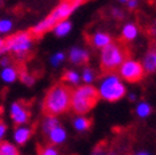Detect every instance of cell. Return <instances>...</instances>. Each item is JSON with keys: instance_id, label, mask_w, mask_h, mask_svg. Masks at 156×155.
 Returning a JSON list of instances; mask_svg holds the SVG:
<instances>
[{"instance_id": "cell-36", "label": "cell", "mask_w": 156, "mask_h": 155, "mask_svg": "<svg viewBox=\"0 0 156 155\" xmlns=\"http://www.w3.org/2000/svg\"><path fill=\"white\" fill-rule=\"evenodd\" d=\"M4 45H5V42L2 40V38H0V49H3V47H4Z\"/></svg>"}, {"instance_id": "cell-9", "label": "cell", "mask_w": 156, "mask_h": 155, "mask_svg": "<svg viewBox=\"0 0 156 155\" xmlns=\"http://www.w3.org/2000/svg\"><path fill=\"white\" fill-rule=\"evenodd\" d=\"M46 137L48 138L51 145L53 146H60L62 144H65L67 142V138H68V134H67V130L60 124L57 125L56 128H53Z\"/></svg>"}, {"instance_id": "cell-21", "label": "cell", "mask_w": 156, "mask_h": 155, "mask_svg": "<svg viewBox=\"0 0 156 155\" xmlns=\"http://www.w3.org/2000/svg\"><path fill=\"white\" fill-rule=\"evenodd\" d=\"M63 80H65V82H67L69 85H78V82L81 81V76L76 71H68L65 73Z\"/></svg>"}, {"instance_id": "cell-6", "label": "cell", "mask_w": 156, "mask_h": 155, "mask_svg": "<svg viewBox=\"0 0 156 155\" xmlns=\"http://www.w3.org/2000/svg\"><path fill=\"white\" fill-rule=\"evenodd\" d=\"M144 67L140 62L135 60H125L119 67V74L123 80L128 82H138L144 76Z\"/></svg>"}, {"instance_id": "cell-10", "label": "cell", "mask_w": 156, "mask_h": 155, "mask_svg": "<svg viewBox=\"0 0 156 155\" xmlns=\"http://www.w3.org/2000/svg\"><path fill=\"white\" fill-rule=\"evenodd\" d=\"M56 24H58L57 20H56V19L50 14V15L45 19V20H42V21L38 23L37 25H35V26L32 27V31H31V32H32L34 35H41V34L46 32L47 30L53 29Z\"/></svg>"}, {"instance_id": "cell-22", "label": "cell", "mask_w": 156, "mask_h": 155, "mask_svg": "<svg viewBox=\"0 0 156 155\" xmlns=\"http://www.w3.org/2000/svg\"><path fill=\"white\" fill-rule=\"evenodd\" d=\"M19 78H20L21 82H23L25 86H27V87H31V86H34V83H35V77L31 76L30 73H27L26 71H21L20 73H19Z\"/></svg>"}, {"instance_id": "cell-23", "label": "cell", "mask_w": 156, "mask_h": 155, "mask_svg": "<svg viewBox=\"0 0 156 155\" xmlns=\"http://www.w3.org/2000/svg\"><path fill=\"white\" fill-rule=\"evenodd\" d=\"M12 21L10 19H2L0 20V34H8L12 30Z\"/></svg>"}, {"instance_id": "cell-25", "label": "cell", "mask_w": 156, "mask_h": 155, "mask_svg": "<svg viewBox=\"0 0 156 155\" xmlns=\"http://www.w3.org/2000/svg\"><path fill=\"white\" fill-rule=\"evenodd\" d=\"M63 61H65V53H63V52H57V53H55V55L51 57V60H50V62H51V65H52L53 67L60 66Z\"/></svg>"}, {"instance_id": "cell-34", "label": "cell", "mask_w": 156, "mask_h": 155, "mask_svg": "<svg viewBox=\"0 0 156 155\" xmlns=\"http://www.w3.org/2000/svg\"><path fill=\"white\" fill-rule=\"evenodd\" d=\"M107 155H119V153L118 151H116V150H108V154Z\"/></svg>"}, {"instance_id": "cell-19", "label": "cell", "mask_w": 156, "mask_h": 155, "mask_svg": "<svg viewBox=\"0 0 156 155\" xmlns=\"http://www.w3.org/2000/svg\"><path fill=\"white\" fill-rule=\"evenodd\" d=\"M143 67H144V71L146 72H154L156 70V52L150 51L145 56Z\"/></svg>"}, {"instance_id": "cell-5", "label": "cell", "mask_w": 156, "mask_h": 155, "mask_svg": "<svg viewBox=\"0 0 156 155\" xmlns=\"http://www.w3.org/2000/svg\"><path fill=\"white\" fill-rule=\"evenodd\" d=\"M32 46V37L30 32H19L5 42V49L16 53L19 57H24Z\"/></svg>"}, {"instance_id": "cell-2", "label": "cell", "mask_w": 156, "mask_h": 155, "mask_svg": "<svg viewBox=\"0 0 156 155\" xmlns=\"http://www.w3.org/2000/svg\"><path fill=\"white\" fill-rule=\"evenodd\" d=\"M98 98L99 96L97 88L90 85L81 86L72 92L71 108L77 115H86L97 104Z\"/></svg>"}, {"instance_id": "cell-17", "label": "cell", "mask_w": 156, "mask_h": 155, "mask_svg": "<svg viewBox=\"0 0 156 155\" xmlns=\"http://www.w3.org/2000/svg\"><path fill=\"white\" fill-rule=\"evenodd\" d=\"M139 34V30H138V26L129 23V24H125L123 26V30H122V35H123V38L124 40H128V41H131L134 38L138 36Z\"/></svg>"}, {"instance_id": "cell-32", "label": "cell", "mask_w": 156, "mask_h": 155, "mask_svg": "<svg viewBox=\"0 0 156 155\" xmlns=\"http://www.w3.org/2000/svg\"><path fill=\"white\" fill-rule=\"evenodd\" d=\"M136 6H138V0H130V2H128L129 9H135Z\"/></svg>"}, {"instance_id": "cell-1", "label": "cell", "mask_w": 156, "mask_h": 155, "mask_svg": "<svg viewBox=\"0 0 156 155\" xmlns=\"http://www.w3.org/2000/svg\"><path fill=\"white\" fill-rule=\"evenodd\" d=\"M72 101V92L65 85H56L53 86L45 97L44 109L47 115L57 117L60 114L66 113L71 108Z\"/></svg>"}, {"instance_id": "cell-31", "label": "cell", "mask_w": 156, "mask_h": 155, "mask_svg": "<svg viewBox=\"0 0 156 155\" xmlns=\"http://www.w3.org/2000/svg\"><path fill=\"white\" fill-rule=\"evenodd\" d=\"M113 15L115 17H118V19H123L124 17V14L119 10V9H113Z\"/></svg>"}, {"instance_id": "cell-24", "label": "cell", "mask_w": 156, "mask_h": 155, "mask_svg": "<svg viewBox=\"0 0 156 155\" xmlns=\"http://www.w3.org/2000/svg\"><path fill=\"white\" fill-rule=\"evenodd\" d=\"M38 155H60V151H58L57 146H53L50 144L41 148L40 151H38Z\"/></svg>"}, {"instance_id": "cell-12", "label": "cell", "mask_w": 156, "mask_h": 155, "mask_svg": "<svg viewBox=\"0 0 156 155\" xmlns=\"http://www.w3.org/2000/svg\"><path fill=\"white\" fill-rule=\"evenodd\" d=\"M88 52L83 49H80V47H73L71 51H69V60L71 62L73 63H83V62H87L88 61Z\"/></svg>"}, {"instance_id": "cell-33", "label": "cell", "mask_w": 156, "mask_h": 155, "mask_svg": "<svg viewBox=\"0 0 156 155\" xmlns=\"http://www.w3.org/2000/svg\"><path fill=\"white\" fill-rule=\"evenodd\" d=\"M128 98H129V101H135L136 99V94L135 93H129L128 94Z\"/></svg>"}, {"instance_id": "cell-27", "label": "cell", "mask_w": 156, "mask_h": 155, "mask_svg": "<svg viewBox=\"0 0 156 155\" xmlns=\"http://www.w3.org/2000/svg\"><path fill=\"white\" fill-rule=\"evenodd\" d=\"M108 154V149L104 144H99V145H97L94 146V149L90 151L89 155H107Z\"/></svg>"}, {"instance_id": "cell-8", "label": "cell", "mask_w": 156, "mask_h": 155, "mask_svg": "<svg viewBox=\"0 0 156 155\" xmlns=\"http://www.w3.org/2000/svg\"><path fill=\"white\" fill-rule=\"evenodd\" d=\"M32 135V128L30 125H19L12 133V140L15 145H25Z\"/></svg>"}, {"instance_id": "cell-30", "label": "cell", "mask_w": 156, "mask_h": 155, "mask_svg": "<svg viewBox=\"0 0 156 155\" xmlns=\"http://www.w3.org/2000/svg\"><path fill=\"white\" fill-rule=\"evenodd\" d=\"M0 66H2L3 68L10 66V61H9V59H6V57H3V59L0 60Z\"/></svg>"}, {"instance_id": "cell-28", "label": "cell", "mask_w": 156, "mask_h": 155, "mask_svg": "<svg viewBox=\"0 0 156 155\" xmlns=\"http://www.w3.org/2000/svg\"><path fill=\"white\" fill-rule=\"evenodd\" d=\"M6 132H8L6 124L3 123V122H0V144L4 142V138H5V135H6Z\"/></svg>"}, {"instance_id": "cell-20", "label": "cell", "mask_w": 156, "mask_h": 155, "mask_svg": "<svg viewBox=\"0 0 156 155\" xmlns=\"http://www.w3.org/2000/svg\"><path fill=\"white\" fill-rule=\"evenodd\" d=\"M0 155H20V151L14 143L4 140L0 144Z\"/></svg>"}, {"instance_id": "cell-11", "label": "cell", "mask_w": 156, "mask_h": 155, "mask_svg": "<svg viewBox=\"0 0 156 155\" xmlns=\"http://www.w3.org/2000/svg\"><path fill=\"white\" fill-rule=\"evenodd\" d=\"M90 124V119L86 115H76L72 122L73 129L78 133H86L87 130H89Z\"/></svg>"}, {"instance_id": "cell-7", "label": "cell", "mask_w": 156, "mask_h": 155, "mask_svg": "<svg viewBox=\"0 0 156 155\" xmlns=\"http://www.w3.org/2000/svg\"><path fill=\"white\" fill-rule=\"evenodd\" d=\"M9 112H10V117H11V121L14 122V124H16L17 127L27 124V122L30 119V113H29L27 107L24 103L14 102L10 106Z\"/></svg>"}, {"instance_id": "cell-35", "label": "cell", "mask_w": 156, "mask_h": 155, "mask_svg": "<svg viewBox=\"0 0 156 155\" xmlns=\"http://www.w3.org/2000/svg\"><path fill=\"white\" fill-rule=\"evenodd\" d=\"M151 32H152V35H156V21L154 23V25L151 27Z\"/></svg>"}, {"instance_id": "cell-18", "label": "cell", "mask_w": 156, "mask_h": 155, "mask_svg": "<svg viewBox=\"0 0 156 155\" xmlns=\"http://www.w3.org/2000/svg\"><path fill=\"white\" fill-rule=\"evenodd\" d=\"M151 110H152V108L147 102H139L135 107V114L141 119L147 118L151 114Z\"/></svg>"}, {"instance_id": "cell-16", "label": "cell", "mask_w": 156, "mask_h": 155, "mask_svg": "<svg viewBox=\"0 0 156 155\" xmlns=\"http://www.w3.org/2000/svg\"><path fill=\"white\" fill-rule=\"evenodd\" d=\"M71 30H72V24L68 20H62V21H60L58 24H56L55 27H53V32L58 37L66 36L67 34L71 32Z\"/></svg>"}, {"instance_id": "cell-38", "label": "cell", "mask_w": 156, "mask_h": 155, "mask_svg": "<svg viewBox=\"0 0 156 155\" xmlns=\"http://www.w3.org/2000/svg\"><path fill=\"white\" fill-rule=\"evenodd\" d=\"M119 2H122V3H125L126 2L128 3V2H130V0H119Z\"/></svg>"}, {"instance_id": "cell-14", "label": "cell", "mask_w": 156, "mask_h": 155, "mask_svg": "<svg viewBox=\"0 0 156 155\" xmlns=\"http://www.w3.org/2000/svg\"><path fill=\"white\" fill-rule=\"evenodd\" d=\"M0 78H2L4 83H14L19 78V72L16 71L15 67L8 66L3 68L2 72H0Z\"/></svg>"}, {"instance_id": "cell-26", "label": "cell", "mask_w": 156, "mask_h": 155, "mask_svg": "<svg viewBox=\"0 0 156 155\" xmlns=\"http://www.w3.org/2000/svg\"><path fill=\"white\" fill-rule=\"evenodd\" d=\"M82 80L86 82V85H90L94 80V72L90 68H84L82 73Z\"/></svg>"}, {"instance_id": "cell-15", "label": "cell", "mask_w": 156, "mask_h": 155, "mask_svg": "<svg viewBox=\"0 0 156 155\" xmlns=\"http://www.w3.org/2000/svg\"><path fill=\"white\" fill-rule=\"evenodd\" d=\"M57 125H60V121H58L57 117H53V115H46L41 122V130L45 135H47Z\"/></svg>"}, {"instance_id": "cell-4", "label": "cell", "mask_w": 156, "mask_h": 155, "mask_svg": "<svg viewBox=\"0 0 156 155\" xmlns=\"http://www.w3.org/2000/svg\"><path fill=\"white\" fill-rule=\"evenodd\" d=\"M126 50L120 44H109L101 52V63L104 70H114L120 67V65L126 60Z\"/></svg>"}, {"instance_id": "cell-29", "label": "cell", "mask_w": 156, "mask_h": 155, "mask_svg": "<svg viewBox=\"0 0 156 155\" xmlns=\"http://www.w3.org/2000/svg\"><path fill=\"white\" fill-rule=\"evenodd\" d=\"M133 155H155L154 153H151L150 150H146V149H140L138 151H135Z\"/></svg>"}, {"instance_id": "cell-13", "label": "cell", "mask_w": 156, "mask_h": 155, "mask_svg": "<svg viewBox=\"0 0 156 155\" xmlns=\"http://www.w3.org/2000/svg\"><path fill=\"white\" fill-rule=\"evenodd\" d=\"M90 42L94 47L98 49H104L105 46H108L109 44H112V38L109 35L104 34V32H95L92 37H90Z\"/></svg>"}, {"instance_id": "cell-37", "label": "cell", "mask_w": 156, "mask_h": 155, "mask_svg": "<svg viewBox=\"0 0 156 155\" xmlns=\"http://www.w3.org/2000/svg\"><path fill=\"white\" fill-rule=\"evenodd\" d=\"M66 2H69V3H77V2H82V0H66Z\"/></svg>"}, {"instance_id": "cell-3", "label": "cell", "mask_w": 156, "mask_h": 155, "mask_svg": "<svg viewBox=\"0 0 156 155\" xmlns=\"http://www.w3.org/2000/svg\"><path fill=\"white\" fill-rule=\"evenodd\" d=\"M97 92H98L99 98L107 102H118L126 94V88L119 76L107 74L99 82Z\"/></svg>"}]
</instances>
